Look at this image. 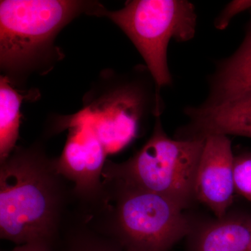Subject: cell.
I'll use <instances>...</instances> for the list:
<instances>
[{
  "mask_svg": "<svg viewBox=\"0 0 251 251\" xmlns=\"http://www.w3.org/2000/svg\"><path fill=\"white\" fill-rule=\"evenodd\" d=\"M50 159L37 146L15 149L0 168V237L18 246L55 243L68 193ZM73 196V195H72Z\"/></svg>",
  "mask_w": 251,
  "mask_h": 251,
  "instance_id": "1",
  "label": "cell"
},
{
  "mask_svg": "<svg viewBox=\"0 0 251 251\" xmlns=\"http://www.w3.org/2000/svg\"><path fill=\"white\" fill-rule=\"evenodd\" d=\"M103 184L94 228L125 251H171L192 228V218L164 196L120 181Z\"/></svg>",
  "mask_w": 251,
  "mask_h": 251,
  "instance_id": "2",
  "label": "cell"
},
{
  "mask_svg": "<svg viewBox=\"0 0 251 251\" xmlns=\"http://www.w3.org/2000/svg\"><path fill=\"white\" fill-rule=\"evenodd\" d=\"M204 145V140L170 138L157 117L143 148L123 163L106 161L102 176L161 195L185 210L196 201L195 180Z\"/></svg>",
  "mask_w": 251,
  "mask_h": 251,
  "instance_id": "3",
  "label": "cell"
},
{
  "mask_svg": "<svg viewBox=\"0 0 251 251\" xmlns=\"http://www.w3.org/2000/svg\"><path fill=\"white\" fill-rule=\"evenodd\" d=\"M75 0H1L0 64L4 72L38 67L54 52V41L63 27L98 5Z\"/></svg>",
  "mask_w": 251,
  "mask_h": 251,
  "instance_id": "4",
  "label": "cell"
},
{
  "mask_svg": "<svg viewBox=\"0 0 251 251\" xmlns=\"http://www.w3.org/2000/svg\"><path fill=\"white\" fill-rule=\"evenodd\" d=\"M89 15L108 18L129 38L161 97V89L173 81L168 63L170 42H188L196 35L195 5L186 0H133L111 11L99 3Z\"/></svg>",
  "mask_w": 251,
  "mask_h": 251,
  "instance_id": "5",
  "label": "cell"
},
{
  "mask_svg": "<svg viewBox=\"0 0 251 251\" xmlns=\"http://www.w3.org/2000/svg\"><path fill=\"white\" fill-rule=\"evenodd\" d=\"M138 72L135 76L112 82L105 92L87 99L82 110L108 155L121 151L136 138L147 115L161 117L164 110L154 82L148 80L151 76H140Z\"/></svg>",
  "mask_w": 251,
  "mask_h": 251,
  "instance_id": "6",
  "label": "cell"
},
{
  "mask_svg": "<svg viewBox=\"0 0 251 251\" xmlns=\"http://www.w3.org/2000/svg\"><path fill=\"white\" fill-rule=\"evenodd\" d=\"M61 122L59 127L69 128V133L62 154L54 159L56 170L74 183V197L98 206L104 195L100 178L108 156L105 149L82 110Z\"/></svg>",
  "mask_w": 251,
  "mask_h": 251,
  "instance_id": "7",
  "label": "cell"
},
{
  "mask_svg": "<svg viewBox=\"0 0 251 251\" xmlns=\"http://www.w3.org/2000/svg\"><path fill=\"white\" fill-rule=\"evenodd\" d=\"M234 155L228 136L213 135L204 139L196 180V200L221 218L233 202Z\"/></svg>",
  "mask_w": 251,
  "mask_h": 251,
  "instance_id": "8",
  "label": "cell"
},
{
  "mask_svg": "<svg viewBox=\"0 0 251 251\" xmlns=\"http://www.w3.org/2000/svg\"><path fill=\"white\" fill-rule=\"evenodd\" d=\"M184 113L188 122L176 130V139L202 140L213 135L251 138V92L218 105L188 106Z\"/></svg>",
  "mask_w": 251,
  "mask_h": 251,
  "instance_id": "9",
  "label": "cell"
},
{
  "mask_svg": "<svg viewBox=\"0 0 251 251\" xmlns=\"http://www.w3.org/2000/svg\"><path fill=\"white\" fill-rule=\"evenodd\" d=\"M186 251H251V215L227 211L223 217L195 221Z\"/></svg>",
  "mask_w": 251,
  "mask_h": 251,
  "instance_id": "10",
  "label": "cell"
},
{
  "mask_svg": "<svg viewBox=\"0 0 251 251\" xmlns=\"http://www.w3.org/2000/svg\"><path fill=\"white\" fill-rule=\"evenodd\" d=\"M209 95L203 105H215L251 92V18L237 50L219 61L209 79Z\"/></svg>",
  "mask_w": 251,
  "mask_h": 251,
  "instance_id": "11",
  "label": "cell"
},
{
  "mask_svg": "<svg viewBox=\"0 0 251 251\" xmlns=\"http://www.w3.org/2000/svg\"><path fill=\"white\" fill-rule=\"evenodd\" d=\"M25 96L11 85L9 77H0V162L9 158L19 138L21 107Z\"/></svg>",
  "mask_w": 251,
  "mask_h": 251,
  "instance_id": "12",
  "label": "cell"
},
{
  "mask_svg": "<svg viewBox=\"0 0 251 251\" xmlns=\"http://www.w3.org/2000/svg\"><path fill=\"white\" fill-rule=\"evenodd\" d=\"M61 229L53 251H125L115 241L95 228H90L85 221Z\"/></svg>",
  "mask_w": 251,
  "mask_h": 251,
  "instance_id": "13",
  "label": "cell"
},
{
  "mask_svg": "<svg viewBox=\"0 0 251 251\" xmlns=\"http://www.w3.org/2000/svg\"><path fill=\"white\" fill-rule=\"evenodd\" d=\"M234 181L236 192L251 202V153L234 156Z\"/></svg>",
  "mask_w": 251,
  "mask_h": 251,
  "instance_id": "14",
  "label": "cell"
},
{
  "mask_svg": "<svg viewBox=\"0 0 251 251\" xmlns=\"http://www.w3.org/2000/svg\"><path fill=\"white\" fill-rule=\"evenodd\" d=\"M251 9V0H236L228 3L218 15L214 21V27L224 30L238 14Z\"/></svg>",
  "mask_w": 251,
  "mask_h": 251,
  "instance_id": "15",
  "label": "cell"
},
{
  "mask_svg": "<svg viewBox=\"0 0 251 251\" xmlns=\"http://www.w3.org/2000/svg\"><path fill=\"white\" fill-rule=\"evenodd\" d=\"M11 251H53V244L46 242H31L17 246Z\"/></svg>",
  "mask_w": 251,
  "mask_h": 251,
  "instance_id": "16",
  "label": "cell"
}]
</instances>
